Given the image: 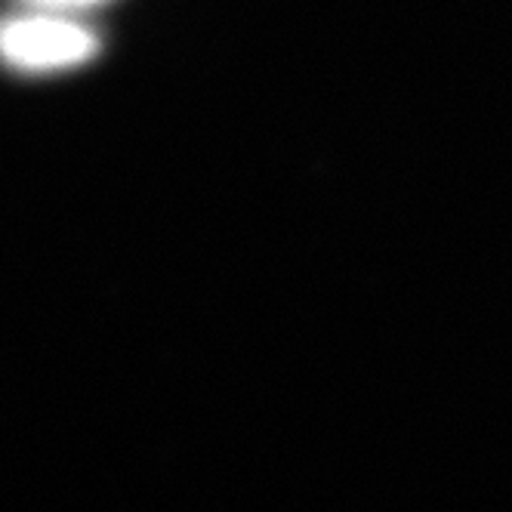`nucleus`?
<instances>
[{
	"label": "nucleus",
	"instance_id": "f257e3e1",
	"mask_svg": "<svg viewBox=\"0 0 512 512\" xmlns=\"http://www.w3.org/2000/svg\"><path fill=\"white\" fill-rule=\"evenodd\" d=\"M96 53V38L75 22L34 16L0 22V56L22 68L78 65Z\"/></svg>",
	"mask_w": 512,
	"mask_h": 512
},
{
	"label": "nucleus",
	"instance_id": "f03ea898",
	"mask_svg": "<svg viewBox=\"0 0 512 512\" xmlns=\"http://www.w3.org/2000/svg\"><path fill=\"white\" fill-rule=\"evenodd\" d=\"M47 4H65V7H75V4H93V0H47Z\"/></svg>",
	"mask_w": 512,
	"mask_h": 512
}]
</instances>
